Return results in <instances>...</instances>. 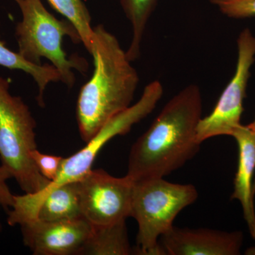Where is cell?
Returning <instances> with one entry per match:
<instances>
[{"label":"cell","mask_w":255,"mask_h":255,"mask_svg":"<svg viewBox=\"0 0 255 255\" xmlns=\"http://www.w3.org/2000/svg\"><path fill=\"white\" fill-rule=\"evenodd\" d=\"M202 110L198 85L191 84L174 95L132 145L128 177L134 181L164 178L194 158L201 145L196 132Z\"/></svg>","instance_id":"6da1fadb"},{"label":"cell","mask_w":255,"mask_h":255,"mask_svg":"<svg viewBox=\"0 0 255 255\" xmlns=\"http://www.w3.org/2000/svg\"><path fill=\"white\" fill-rule=\"evenodd\" d=\"M90 54L93 57V75L82 87L76 107L79 131L85 142L131 106L139 83L127 51L103 25L94 28Z\"/></svg>","instance_id":"7a4b0ae2"},{"label":"cell","mask_w":255,"mask_h":255,"mask_svg":"<svg viewBox=\"0 0 255 255\" xmlns=\"http://www.w3.org/2000/svg\"><path fill=\"white\" fill-rule=\"evenodd\" d=\"M17 4L22 14L15 31L18 53L35 65H42V58H46L59 72L60 82L72 88L76 80L73 70L85 73L88 68L85 58L78 55L68 58L63 50L65 37L75 43H82L76 28L68 20L58 19L50 14L41 0H19Z\"/></svg>","instance_id":"3957f363"},{"label":"cell","mask_w":255,"mask_h":255,"mask_svg":"<svg viewBox=\"0 0 255 255\" xmlns=\"http://www.w3.org/2000/svg\"><path fill=\"white\" fill-rule=\"evenodd\" d=\"M192 184L169 182L164 178L133 180L130 217L138 225L135 254H164L159 239L174 226L178 214L198 199Z\"/></svg>","instance_id":"277c9868"},{"label":"cell","mask_w":255,"mask_h":255,"mask_svg":"<svg viewBox=\"0 0 255 255\" xmlns=\"http://www.w3.org/2000/svg\"><path fill=\"white\" fill-rule=\"evenodd\" d=\"M9 82L0 77V160L26 194L45 189L50 181L42 176L31 157L37 149L36 121L22 99L11 95Z\"/></svg>","instance_id":"5b68a950"},{"label":"cell","mask_w":255,"mask_h":255,"mask_svg":"<svg viewBox=\"0 0 255 255\" xmlns=\"http://www.w3.org/2000/svg\"><path fill=\"white\" fill-rule=\"evenodd\" d=\"M163 95V87L158 80L146 85L140 100L135 105L106 124L95 136L86 142V145L73 155L64 158L58 177L43 190L35 193L41 196L55 188L80 180L92 170L96 157L110 140L117 135H125L134 124L145 118L155 108Z\"/></svg>","instance_id":"8992f818"},{"label":"cell","mask_w":255,"mask_h":255,"mask_svg":"<svg viewBox=\"0 0 255 255\" xmlns=\"http://www.w3.org/2000/svg\"><path fill=\"white\" fill-rule=\"evenodd\" d=\"M238 59L236 72L220 96L212 112L202 117L198 125L196 140L202 143L220 135H232L241 126L243 102L255 60V36L250 28L241 32L237 40Z\"/></svg>","instance_id":"52a82bcc"},{"label":"cell","mask_w":255,"mask_h":255,"mask_svg":"<svg viewBox=\"0 0 255 255\" xmlns=\"http://www.w3.org/2000/svg\"><path fill=\"white\" fill-rule=\"evenodd\" d=\"M78 183L84 219L92 226H108L130 217L133 180L92 169Z\"/></svg>","instance_id":"ba28073f"},{"label":"cell","mask_w":255,"mask_h":255,"mask_svg":"<svg viewBox=\"0 0 255 255\" xmlns=\"http://www.w3.org/2000/svg\"><path fill=\"white\" fill-rule=\"evenodd\" d=\"M23 245L34 255H80L90 236L86 219L45 221L32 219L18 225Z\"/></svg>","instance_id":"9c48e42d"},{"label":"cell","mask_w":255,"mask_h":255,"mask_svg":"<svg viewBox=\"0 0 255 255\" xmlns=\"http://www.w3.org/2000/svg\"><path fill=\"white\" fill-rule=\"evenodd\" d=\"M243 239L241 231L173 226L160 238V245L165 255H238L241 254Z\"/></svg>","instance_id":"30bf717a"},{"label":"cell","mask_w":255,"mask_h":255,"mask_svg":"<svg viewBox=\"0 0 255 255\" xmlns=\"http://www.w3.org/2000/svg\"><path fill=\"white\" fill-rule=\"evenodd\" d=\"M231 136L234 137L238 147V169L231 199L241 203L245 219L252 234L255 231V186L253 183L255 171V132L247 126L241 125L234 130Z\"/></svg>","instance_id":"8fae6325"},{"label":"cell","mask_w":255,"mask_h":255,"mask_svg":"<svg viewBox=\"0 0 255 255\" xmlns=\"http://www.w3.org/2000/svg\"><path fill=\"white\" fill-rule=\"evenodd\" d=\"M132 251L128 236L126 221L92 226L88 239L80 255H128Z\"/></svg>","instance_id":"7c38bea8"},{"label":"cell","mask_w":255,"mask_h":255,"mask_svg":"<svg viewBox=\"0 0 255 255\" xmlns=\"http://www.w3.org/2000/svg\"><path fill=\"white\" fill-rule=\"evenodd\" d=\"M0 66L9 70H21L31 75L37 84L38 95L36 100L40 107H45L44 92L50 82H60L59 72L49 64L35 65L30 63L18 53L9 49L4 41L0 39Z\"/></svg>","instance_id":"4fadbf2b"},{"label":"cell","mask_w":255,"mask_h":255,"mask_svg":"<svg viewBox=\"0 0 255 255\" xmlns=\"http://www.w3.org/2000/svg\"><path fill=\"white\" fill-rule=\"evenodd\" d=\"M159 0H120L124 14L132 26V36L127 55L130 61L138 59L144 33Z\"/></svg>","instance_id":"5bb4252c"},{"label":"cell","mask_w":255,"mask_h":255,"mask_svg":"<svg viewBox=\"0 0 255 255\" xmlns=\"http://www.w3.org/2000/svg\"><path fill=\"white\" fill-rule=\"evenodd\" d=\"M50 6L63 15L75 26L81 38L82 43L89 53L92 50L94 28L92 18L86 4L82 0H48Z\"/></svg>","instance_id":"9a60e30c"},{"label":"cell","mask_w":255,"mask_h":255,"mask_svg":"<svg viewBox=\"0 0 255 255\" xmlns=\"http://www.w3.org/2000/svg\"><path fill=\"white\" fill-rule=\"evenodd\" d=\"M223 14L230 18H246L255 16V0H210Z\"/></svg>","instance_id":"2e32d148"},{"label":"cell","mask_w":255,"mask_h":255,"mask_svg":"<svg viewBox=\"0 0 255 255\" xmlns=\"http://www.w3.org/2000/svg\"><path fill=\"white\" fill-rule=\"evenodd\" d=\"M31 155L41 175L53 182L59 174L64 157L42 153L37 149L32 151Z\"/></svg>","instance_id":"e0dca14e"},{"label":"cell","mask_w":255,"mask_h":255,"mask_svg":"<svg viewBox=\"0 0 255 255\" xmlns=\"http://www.w3.org/2000/svg\"><path fill=\"white\" fill-rule=\"evenodd\" d=\"M9 179H12V177L8 169L0 165V204L6 211L14 205V195L7 184Z\"/></svg>","instance_id":"ac0fdd59"},{"label":"cell","mask_w":255,"mask_h":255,"mask_svg":"<svg viewBox=\"0 0 255 255\" xmlns=\"http://www.w3.org/2000/svg\"><path fill=\"white\" fill-rule=\"evenodd\" d=\"M252 237L255 241V232L251 235ZM246 255H255V246L251 247V248H248L246 251Z\"/></svg>","instance_id":"d6986e66"},{"label":"cell","mask_w":255,"mask_h":255,"mask_svg":"<svg viewBox=\"0 0 255 255\" xmlns=\"http://www.w3.org/2000/svg\"><path fill=\"white\" fill-rule=\"evenodd\" d=\"M247 127L251 129V130H253V132H255V118L254 120H253V122H251V124H248V125H247Z\"/></svg>","instance_id":"ffe728a7"},{"label":"cell","mask_w":255,"mask_h":255,"mask_svg":"<svg viewBox=\"0 0 255 255\" xmlns=\"http://www.w3.org/2000/svg\"><path fill=\"white\" fill-rule=\"evenodd\" d=\"M1 206L0 204V209H1ZM1 231H2V223H1V216H0V234H1Z\"/></svg>","instance_id":"44dd1931"},{"label":"cell","mask_w":255,"mask_h":255,"mask_svg":"<svg viewBox=\"0 0 255 255\" xmlns=\"http://www.w3.org/2000/svg\"><path fill=\"white\" fill-rule=\"evenodd\" d=\"M14 1H16V2L17 3L18 1H19V0H14Z\"/></svg>","instance_id":"7402d4cb"}]
</instances>
